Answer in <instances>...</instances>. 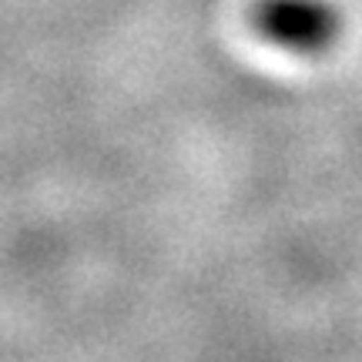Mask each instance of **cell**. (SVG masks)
<instances>
[{"label":"cell","instance_id":"cell-1","mask_svg":"<svg viewBox=\"0 0 362 362\" xmlns=\"http://www.w3.org/2000/svg\"><path fill=\"white\" fill-rule=\"evenodd\" d=\"M259 27L275 44L315 51L332 37L336 21L319 0H265L259 7Z\"/></svg>","mask_w":362,"mask_h":362}]
</instances>
